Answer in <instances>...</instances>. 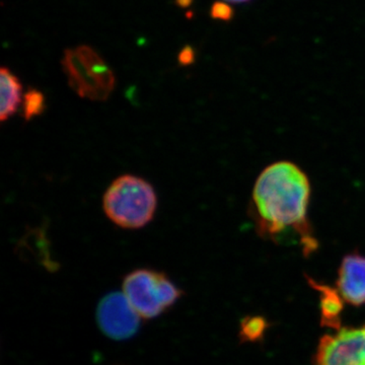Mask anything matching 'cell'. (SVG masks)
<instances>
[{
	"mask_svg": "<svg viewBox=\"0 0 365 365\" xmlns=\"http://www.w3.org/2000/svg\"><path fill=\"white\" fill-rule=\"evenodd\" d=\"M311 182L299 165L287 160L271 163L254 185L251 211L261 237L278 241L292 234L306 255L318 249L309 220Z\"/></svg>",
	"mask_w": 365,
	"mask_h": 365,
	"instance_id": "6da1fadb",
	"label": "cell"
},
{
	"mask_svg": "<svg viewBox=\"0 0 365 365\" xmlns=\"http://www.w3.org/2000/svg\"><path fill=\"white\" fill-rule=\"evenodd\" d=\"M155 189L143 178L124 175L117 178L106 191L103 207L118 227L135 230L153 220L157 209Z\"/></svg>",
	"mask_w": 365,
	"mask_h": 365,
	"instance_id": "7a4b0ae2",
	"label": "cell"
},
{
	"mask_svg": "<svg viewBox=\"0 0 365 365\" xmlns=\"http://www.w3.org/2000/svg\"><path fill=\"white\" fill-rule=\"evenodd\" d=\"M61 64L69 86L79 97L104 102L114 91V72L90 46L66 50Z\"/></svg>",
	"mask_w": 365,
	"mask_h": 365,
	"instance_id": "3957f363",
	"label": "cell"
},
{
	"mask_svg": "<svg viewBox=\"0 0 365 365\" xmlns=\"http://www.w3.org/2000/svg\"><path fill=\"white\" fill-rule=\"evenodd\" d=\"M317 365H365V325L341 328L322 338L316 354Z\"/></svg>",
	"mask_w": 365,
	"mask_h": 365,
	"instance_id": "277c9868",
	"label": "cell"
},
{
	"mask_svg": "<svg viewBox=\"0 0 365 365\" xmlns=\"http://www.w3.org/2000/svg\"><path fill=\"white\" fill-rule=\"evenodd\" d=\"M140 319L123 292H111L98 302V328L110 339H131L140 328Z\"/></svg>",
	"mask_w": 365,
	"mask_h": 365,
	"instance_id": "5b68a950",
	"label": "cell"
},
{
	"mask_svg": "<svg viewBox=\"0 0 365 365\" xmlns=\"http://www.w3.org/2000/svg\"><path fill=\"white\" fill-rule=\"evenodd\" d=\"M157 273L151 269H136L123 280V294L143 319H155L165 312L158 299Z\"/></svg>",
	"mask_w": 365,
	"mask_h": 365,
	"instance_id": "8992f818",
	"label": "cell"
},
{
	"mask_svg": "<svg viewBox=\"0 0 365 365\" xmlns=\"http://www.w3.org/2000/svg\"><path fill=\"white\" fill-rule=\"evenodd\" d=\"M338 292L348 304H365V257L359 253L346 255L338 271Z\"/></svg>",
	"mask_w": 365,
	"mask_h": 365,
	"instance_id": "52a82bcc",
	"label": "cell"
},
{
	"mask_svg": "<svg viewBox=\"0 0 365 365\" xmlns=\"http://www.w3.org/2000/svg\"><path fill=\"white\" fill-rule=\"evenodd\" d=\"M0 120L4 123L16 114L21 101L20 79L7 67H2L0 71Z\"/></svg>",
	"mask_w": 365,
	"mask_h": 365,
	"instance_id": "ba28073f",
	"label": "cell"
},
{
	"mask_svg": "<svg viewBox=\"0 0 365 365\" xmlns=\"http://www.w3.org/2000/svg\"><path fill=\"white\" fill-rule=\"evenodd\" d=\"M309 282L316 289L321 292V309L322 319L326 326L332 328L340 329V314L343 309V299L339 292L327 287V285L319 284L314 281L309 279Z\"/></svg>",
	"mask_w": 365,
	"mask_h": 365,
	"instance_id": "9c48e42d",
	"label": "cell"
},
{
	"mask_svg": "<svg viewBox=\"0 0 365 365\" xmlns=\"http://www.w3.org/2000/svg\"><path fill=\"white\" fill-rule=\"evenodd\" d=\"M21 246L24 248L28 249L33 253L36 249V256L41 257L43 260V265L46 267H52L53 262L50 260L49 257V242H48L47 237L44 230L41 228H35V230H30L28 234L25 235L21 242H20Z\"/></svg>",
	"mask_w": 365,
	"mask_h": 365,
	"instance_id": "30bf717a",
	"label": "cell"
},
{
	"mask_svg": "<svg viewBox=\"0 0 365 365\" xmlns=\"http://www.w3.org/2000/svg\"><path fill=\"white\" fill-rule=\"evenodd\" d=\"M157 294L160 306L168 311L170 307L177 304L178 300L181 299L185 294L184 290L178 287L169 276L163 272L157 273Z\"/></svg>",
	"mask_w": 365,
	"mask_h": 365,
	"instance_id": "8fae6325",
	"label": "cell"
},
{
	"mask_svg": "<svg viewBox=\"0 0 365 365\" xmlns=\"http://www.w3.org/2000/svg\"><path fill=\"white\" fill-rule=\"evenodd\" d=\"M44 95L36 88H29L24 97L23 117L26 122L40 116L45 111Z\"/></svg>",
	"mask_w": 365,
	"mask_h": 365,
	"instance_id": "7c38bea8",
	"label": "cell"
},
{
	"mask_svg": "<svg viewBox=\"0 0 365 365\" xmlns=\"http://www.w3.org/2000/svg\"><path fill=\"white\" fill-rule=\"evenodd\" d=\"M266 329V322L260 317H253V318H247L242 321L241 325L242 340L244 341H256L260 339L264 331Z\"/></svg>",
	"mask_w": 365,
	"mask_h": 365,
	"instance_id": "4fadbf2b",
	"label": "cell"
},
{
	"mask_svg": "<svg viewBox=\"0 0 365 365\" xmlns=\"http://www.w3.org/2000/svg\"><path fill=\"white\" fill-rule=\"evenodd\" d=\"M211 16H212V18L218 19V20L227 21L232 18V11L227 4L216 2L211 9Z\"/></svg>",
	"mask_w": 365,
	"mask_h": 365,
	"instance_id": "5bb4252c",
	"label": "cell"
},
{
	"mask_svg": "<svg viewBox=\"0 0 365 365\" xmlns=\"http://www.w3.org/2000/svg\"><path fill=\"white\" fill-rule=\"evenodd\" d=\"M195 60V52H194L193 48L190 46L182 48L181 52L179 54V62L181 66H190L193 63Z\"/></svg>",
	"mask_w": 365,
	"mask_h": 365,
	"instance_id": "9a60e30c",
	"label": "cell"
},
{
	"mask_svg": "<svg viewBox=\"0 0 365 365\" xmlns=\"http://www.w3.org/2000/svg\"><path fill=\"white\" fill-rule=\"evenodd\" d=\"M177 4L181 7H187L191 4L192 0H176Z\"/></svg>",
	"mask_w": 365,
	"mask_h": 365,
	"instance_id": "2e32d148",
	"label": "cell"
},
{
	"mask_svg": "<svg viewBox=\"0 0 365 365\" xmlns=\"http://www.w3.org/2000/svg\"><path fill=\"white\" fill-rule=\"evenodd\" d=\"M227 2H232V4H242V2L249 1V0H225Z\"/></svg>",
	"mask_w": 365,
	"mask_h": 365,
	"instance_id": "e0dca14e",
	"label": "cell"
}]
</instances>
